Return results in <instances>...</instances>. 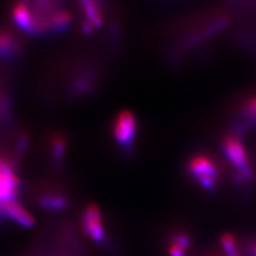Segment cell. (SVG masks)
<instances>
[{
	"label": "cell",
	"instance_id": "1",
	"mask_svg": "<svg viewBox=\"0 0 256 256\" xmlns=\"http://www.w3.org/2000/svg\"><path fill=\"white\" fill-rule=\"evenodd\" d=\"M189 171L198 180L200 184L205 188L214 187L218 178V170L214 164L204 156H196L189 162Z\"/></svg>",
	"mask_w": 256,
	"mask_h": 256
},
{
	"label": "cell",
	"instance_id": "2",
	"mask_svg": "<svg viewBox=\"0 0 256 256\" xmlns=\"http://www.w3.org/2000/svg\"><path fill=\"white\" fill-rule=\"evenodd\" d=\"M20 180L12 166L0 159V203L14 201L18 194Z\"/></svg>",
	"mask_w": 256,
	"mask_h": 256
},
{
	"label": "cell",
	"instance_id": "3",
	"mask_svg": "<svg viewBox=\"0 0 256 256\" xmlns=\"http://www.w3.org/2000/svg\"><path fill=\"white\" fill-rule=\"evenodd\" d=\"M137 134V120L130 111L118 114L114 125V134L122 146H130Z\"/></svg>",
	"mask_w": 256,
	"mask_h": 256
},
{
	"label": "cell",
	"instance_id": "4",
	"mask_svg": "<svg viewBox=\"0 0 256 256\" xmlns=\"http://www.w3.org/2000/svg\"><path fill=\"white\" fill-rule=\"evenodd\" d=\"M82 228L86 236L96 242H102L106 238L102 226V218L98 207L91 204L86 208L82 214Z\"/></svg>",
	"mask_w": 256,
	"mask_h": 256
},
{
	"label": "cell",
	"instance_id": "5",
	"mask_svg": "<svg viewBox=\"0 0 256 256\" xmlns=\"http://www.w3.org/2000/svg\"><path fill=\"white\" fill-rule=\"evenodd\" d=\"M223 150L230 162L240 169V172L244 175V178H249L251 175L249 159H248L242 143L235 137H228L224 140Z\"/></svg>",
	"mask_w": 256,
	"mask_h": 256
},
{
	"label": "cell",
	"instance_id": "6",
	"mask_svg": "<svg viewBox=\"0 0 256 256\" xmlns=\"http://www.w3.org/2000/svg\"><path fill=\"white\" fill-rule=\"evenodd\" d=\"M0 214L6 216L10 220L18 223L24 228H32L34 226V218L20 203L15 201H6L0 203Z\"/></svg>",
	"mask_w": 256,
	"mask_h": 256
},
{
	"label": "cell",
	"instance_id": "7",
	"mask_svg": "<svg viewBox=\"0 0 256 256\" xmlns=\"http://www.w3.org/2000/svg\"><path fill=\"white\" fill-rule=\"evenodd\" d=\"M13 20L20 29L29 32V34H36L34 25V11L26 2L16 4L12 10Z\"/></svg>",
	"mask_w": 256,
	"mask_h": 256
},
{
	"label": "cell",
	"instance_id": "8",
	"mask_svg": "<svg viewBox=\"0 0 256 256\" xmlns=\"http://www.w3.org/2000/svg\"><path fill=\"white\" fill-rule=\"evenodd\" d=\"M18 40L9 31H0V57H11L18 50Z\"/></svg>",
	"mask_w": 256,
	"mask_h": 256
},
{
	"label": "cell",
	"instance_id": "9",
	"mask_svg": "<svg viewBox=\"0 0 256 256\" xmlns=\"http://www.w3.org/2000/svg\"><path fill=\"white\" fill-rule=\"evenodd\" d=\"M82 10L86 18V22H89L93 28L100 27L102 22V16L98 4L93 2H80Z\"/></svg>",
	"mask_w": 256,
	"mask_h": 256
},
{
	"label": "cell",
	"instance_id": "10",
	"mask_svg": "<svg viewBox=\"0 0 256 256\" xmlns=\"http://www.w3.org/2000/svg\"><path fill=\"white\" fill-rule=\"evenodd\" d=\"M41 205L48 210H61L68 205L66 198L60 194H45L40 200Z\"/></svg>",
	"mask_w": 256,
	"mask_h": 256
},
{
	"label": "cell",
	"instance_id": "11",
	"mask_svg": "<svg viewBox=\"0 0 256 256\" xmlns=\"http://www.w3.org/2000/svg\"><path fill=\"white\" fill-rule=\"evenodd\" d=\"M72 20V15L70 12L66 10H54L50 14V28L54 30H63L68 26V24Z\"/></svg>",
	"mask_w": 256,
	"mask_h": 256
},
{
	"label": "cell",
	"instance_id": "12",
	"mask_svg": "<svg viewBox=\"0 0 256 256\" xmlns=\"http://www.w3.org/2000/svg\"><path fill=\"white\" fill-rule=\"evenodd\" d=\"M221 246L226 256H242L238 251V246L235 238L230 234H224L221 237Z\"/></svg>",
	"mask_w": 256,
	"mask_h": 256
},
{
	"label": "cell",
	"instance_id": "13",
	"mask_svg": "<svg viewBox=\"0 0 256 256\" xmlns=\"http://www.w3.org/2000/svg\"><path fill=\"white\" fill-rule=\"evenodd\" d=\"M66 140H64L60 136L52 138V158L54 162H61V159L66 152Z\"/></svg>",
	"mask_w": 256,
	"mask_h": 256
},
{
	"label": "cell",
	"instance_id": "14",
	"mask_svg": "<svg viewBox=\"0 0 256 256\" xmlns=\"http://www.w3.org/2000/svg\"><path fill=\"white\" fill-rule=\"evenodd\" d=\"M171 242L172 244H175L180 246V248H182L184 250H187L190 244H191V239L190 237L185 234V233H178V234H174L172 236V239H171Z\"/></svg>",
	"mask_w": 256,
	"mask_h": 256
},
{
	"label": "cell",
	"instance_id": "15",
	"mask_svg": "<svg viewBox=\"0 0 256 256\" xmlns=\"http://www.w3.org/2000/svg\"><path fill=\"white\" fill-rule=\"evenodd\" d=\"M185 250L180 248V246L172 244L169 246V254L170 256H185Z\"/></svg>",
	"mask_w": 256,
	"mask_h": 256
},
{
	"label": "cell",
	"instance_id": "16",
	"mask_svg": "<svg viewBox=\"0 0 256 256\" xmlns=\"http://www.w3.org/2000/svg\"><path fill=\"white\" fill-rule=\"evenodd\" d=\"M246 110L249 111V114H251L253 116H256V98H253L252 100L248 102Z\"/></svg>",
	"mask_w": 256,
	"mask_h": 256
},
{
	"label": "cell",
	"instance_id": "17",
	"mask_svg": "<svg viewBox=\"0 0 256 256\" xmlns=\"http://www.w3.org/2000/svg\"><path fill=\"white\" fill-rule=\"evenodd\" d=\"M26 146H27V138H26V137H22L20 140V142H18V150L22 153V152L25 150Z\"/></svg>",
	"mask_w": 256,
	"mask_h": 256
},
{
	"label": "cell",
	"instance_id": "18",
	"mask_svg": "<svg viewBox=\"0 0 256 256\" xmlns=\"http://www.w3.org/2000/svg\"><path fill=\"white\" fill-rule=\"evenodd\" d=\"M253 251H254V256H256V244L253 248Z\"/></svg>",
	"mask_w": 256,
	"mask_h": 256
}]
</instances>
